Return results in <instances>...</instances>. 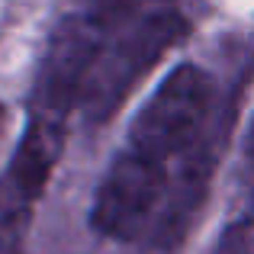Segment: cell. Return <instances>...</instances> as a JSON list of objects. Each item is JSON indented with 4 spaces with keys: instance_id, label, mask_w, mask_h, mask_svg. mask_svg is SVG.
I'll use <instances>...</instances> for the list:
<instances>
[{
    "instance_id": "obj_2",
    "label": "cell",
    "mask_w": 254,
    "mask_h": 254,
    "mask_svg": "<svg viewBox=\"0 0 254 254\" xmlns=\"http://www.w3.org/2000/svg\"><path fill=\"white\" fill-rule=\"evenodd\" d=\"M93 55L77 113L90 129L110 123L158 62L190 36L180 0H81Z\"/></svg>"
},
{
    "instance_id": "obj_4",
    "label": "cell",
    "mask_w": 254,
    "mask_h": 254,
    "mask_svg": "<svg viewBox=\"0 0 254 254\" xmlns=\"http://www.w3.org/2000/svg\"><path fill=\"white\" fill-rule=\"evenodd\" d=\"M0 254H23V232L0 229Z\"/></svg>"
},
{
    "instance_id": "obj_3",
    "label": "cell",
    "mask_w": 254,
    "mask_h": 254,
    "mask_svg": "<svg viewBox=\"0 0 254 254\" xmlns=\"http://www.w3.org/2000/svg\"><path fill=\"white\" fill-rule=\"evenodd\" d=\"M216 254H254V119L242 158V212L225 225Z\"/></svg>"
},
{
    "instance_id": "obj_1",
    "label": "cell",
    "mask_w": 254,
    "mask_h": 254,
    "mask_svg": "<svg viewBox=\"0 0 254 254\" xmlns=\"http://www.w3.org/2000/svg\"><path fill=\"white\" fill-rule=\"evenodd\" d=\"M245 71L184 62L132 119L93 193L90 229L119 245L174 251L203 212L238 123Z\"/></svg>"
}]
</instances>
